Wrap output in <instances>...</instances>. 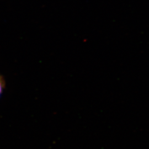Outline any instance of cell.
<instances>
[{
  "label": "cell",
  "instance_id": "1",
  "mask_svg": "<svg viewBox=\"0 0 149 149\" xmlns=\"http://www.w3.org/2000/svg\"><path fill=\"white\" fill-rule=\"evenodd\" d=\"M5 81L2 76L0 75V96L3 92V89L5 87Z\"/></svg>",
  "mask_w": 149,
  "mask_h": 149
}]
</instances>
